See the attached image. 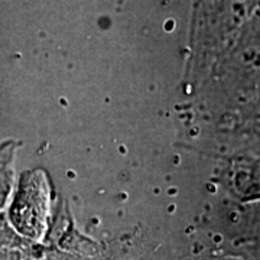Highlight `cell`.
Instances as JSON below:
<instances>
[{"label":"cell","mask_w":260,"mask_h":260,"mask_svg":"<svg viewBox=\"0 0 260 260\" xmlns=\"http://www.w3.org/2000/svg\"><path fill=\"white\" fill-rule=\"evenodd\" d=\"M45 198L39 178L28 175L22 179L10 210V221L15 230L29 239H38L44 230Z\"/></svg>","instance_id":"cell-1"},{"label":"cell","mask_w":260,"mask_h":260,"mask_svg":"<svg viewBox=\"0 0 260 260\" xmlns=\"http://www.w3.org/2000/svg\"><path fill=\"white\" fill-rule=\"evenodd\" d=\"M10 150L5 148L0 149V207L6 203V198L9 195L10 184H12V175H10Z\"/></svg>","instance_id":"cell-2"},{"label":"cell","mask_w":260,"mask_h":260,"mask_svg":"<svg viewBox=\"0 0 260 260\" xmlns=\"http://www.w3.org/2000/svg\"><path fill=\"white\" fill-rule=\"evenodd\" d=\"M13 243H15L13 234L3 224L0 223V251L10 249L13 246Z\"/></svg>","instance_id":"cell-3"}]
</instances>
